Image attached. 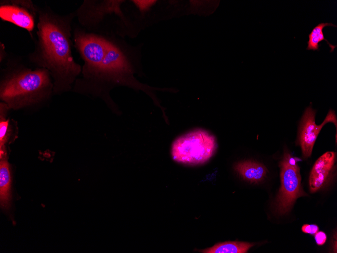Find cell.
<instances>
[{"instance_id":"obj_8","label":"cell","mask_w":337,"mask_h":253,"mask_svg":"<svg viewBox=\"0 0 337 253\" xmlns=\"http://www.w3.org/2000/svg\"><path fill=\"white\" fill-rule=\"evenodd\" d=\"M335 153L327 151L314 163L309 179V189L314 193L322 188L329 180L335 162Z\"/></svg>"},{"instance_id":"obj_7","label":"cell","mask_w":337,"mask_h":253,"mask_svg":"<svg viewBox=\"0 0 337 253\" xmlns=\"http://www.w3.org/2000/svg\"><path fill=\"white\" fill-rule=\"evenodd\" d=\"M0 17L31 32L35 26V16L38 9L30 1L1 2Z\"/></svg>"},{"instance_id":"obj_11","label":"cell","mask_w":337,"mask_h":253,"mask_svg":"<svg viewBox=\"0 0 337 253\" xmlns=\"http://www.w3.org/2000/svg\"><path fill=\"white\" fill-rule=\"evenodd\" d=\"M254 245L247 242L227 241L199 251L203 253H246Z\"/></svg>"},{"instance_id":"obj_13","label":"cell","mask_w":337,"mask_h":253,"mask_svg":"<svg viewBox=\"0 0 337 253\" xmlns=\"http://www.w3.org/2000/svg\"><path fill=\"white\" fill-rule=\"evenodd\" d=\"M9 107L5 103H1V121H0V158L7 157L5 144L7 141L10 133L9 121L6 119L5 111Z\"/></svg>"},{"instance_id":"obj_14","label":"cell","mask_w":337,"mask_h":253,"mask_svg":"<svg viewBox=\"0 0 337 253\" xmlns=\"http://www.w3.org/2000/svg\"><path fill=\"white\" fill-rule=\"evenodd\" d=\"M302 231L307 234L314 235L319 230V227L315 224H304L302 227Z\"/></svg>"},{"instance_id":"obj_2","label":"cell","mask_w":337,"mask_h":253,"mask_svg":"<svg viewBox=\"0 0 337 253\" xmlns=\"http://www.w3.org/2000/svg\"><path fill=\"white\" fill-rule=\"evenodd\" d=\"M38 13V39L30 60L49 71L55 92L67 90L81 71L72 53L71 24L75 14L61 16L47 10Z\"/></svg>"},{"instance_id":"obj_1","label":"cell","mask_w":337,"mask_h":253,"mask_svg":"<svg viewBox=\"0 0 337 253\" xmlns=\"http://www.w3.org/2000/svg\"><path fill=\"white\" fill-rule=\"evenodd\" d=\"M76 48L84 62V78L110 88L124 86L142 90L152 97V88L134 77L140 70V53L136 47L99 34L88 33L78 40Z\"/></svg>"},{"instance_id":"obj_12","label":"cell","mask_w":337,"mask_h":253,"mask_svg":"<svg viewBox=\"0 0 337 253\" xmlns=\"http://www.w3.org/2000/svg\"><path fill=\"white\" fill-rule=\"evenodd\" d=\"M327 26L336 27L331 23H321L312 29L308 35L309 40L307 42L308 46L306 48L307 50L318 51L319 49V43L323 40H325L331 49L330 52L334 51L336 45H332L325 38L323 32V29Z\"/></svg>"},{"instance_id":"obj_10","label":"cell","mask_w":337,"mask_h":253,"mask_svg":"<svg viewBox=\"0 0 337 253\" xmlns=\"http://www.w3.org/2000/svg\"><path fill=\"white\" fill-rule=\"evenodd\" d=\"M11 175L7 157L1 159L0 162V201L4 209H8L11 200Z\"/></svg>"},{"instance_id":"obj_15","label":"cell","mask_w":337,"mask_h":253,"mask_svg":"<svg viewBox=\"0 0 337 253\" xmlns=\"http://www.w3.org/2000/svg\"><path fill=\"white\" fill-rule=\"evenodd\" d=\"M314 235L315 241L318 245H322L325 243L327 236L324 232L318 231Z\"/></svg>"},{"instance_id":"obj_3","label":"cell","mask_w":337,"mask_h":253,"mask_svg":"<svg viewBox=\"0 0 337 253\" xmlns=\"http://www.w3.org/2000/svg\"><path fill=\"white\" fill-rule=\"evenodd\" d=\"M50 75L43 68L14 70L1 83V99L14 110L39 103L49 95L53 87Z\"/></svg>"},{"instance_id":"obj_5","label":"cell","mask_w":337,"mask_h":253,"mask_svg":"<svg viewBox=\"0 0 337 253\" xmlns=\"http://www.w3.org/2000/svg\"><path fill=\"white\" fill-rule=\"evenodd\" d=\"M298 159L293 157L289 151L285 150L281 161V186L273 204L274 212L278 215L289 212L296 200L307 194L303 190Z\"/></svg>"},{"instance_id":"obj_6","label":"cell","mask_w":337,"mask_h":253,"mask_svg":"<svg viewBox=\"0 0 337 253\" xmlns=\"http://www.w3.org/2000/svg\"><path fill=\"white\" fill-rule=\"evenodd\" d=\"M316 111L311 106L307 107L302 117L299 130V143L305 158L311 156L317 137L324 125L331 122L336 127V117L333 110H329L320 125L315 123Z\"/></svg>"},{"instance_id":"obj_9","label":"cell","mask_w":337,"mask_h":253,"mask_svg":"<svg viewBox=\"0 0 337 253\" xmlns=\"http://www.w3.org/2000/svg\"><path fill=\"white\" fill-rule=\"evenodd\" d=\"M234 168L243 179L250 183H257L261 181L267 173L263 164L250 160L238 162Z\"/></svg>"},{"instance_id":"obj_4","label":"cell","mask_w":337,"mask_h":253,"mask_svg":"<svg viewBox=\"0 0 337 253\" xmlns=\"http://www.w3.org/2000/svg\"><path fill=\"white\" fill-rule=\"evenodd\" d=\"M217 148L215 137L208 132L197 129L183 134L172 143L171 155L176 162L197 165L208 161Z\"/></svg>"}]
</instances>
